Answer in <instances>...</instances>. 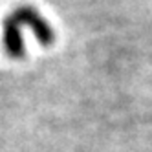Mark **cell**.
I'll use <instances>...</instances> for the list:
<instances>
[{
  "instance_id": "6da1fadb",
  "label": "cell",
  "mask_w": 152,
  "mask_h": 152,
  "mask_svg": "<svg viewBox=\"0 0 152 152\" xmlns=\"http://www.w3.org/2000/svg\"><path fill=\"white\" fill-rule=\"evenodd\" d=\"M11 17L17 20L20 26L31 28L35 39L40 42L42 46H51L53 42H55V29H53V26L48 22L46 17L40 15V11L37 7L22 4V6H18V7L13 9Z\"/></svg>"
},
{
  "instance_id": "7a4b0ae2",
  "label": "cell",
  "mask_w": 152,
  "mask_h": 152,
  "mask_svg": "<svg viewBox=\"0 0 152 152\" xmlns=\"http://www.w3.org/2000/svg\"><path fill=\"white\" fill-rule=\"evenodd\" d=\"M20 26L17 20L9 13L2 20V40H4V50L11 59H22L26 48H24V37L20 33Z\"/></svg>"
}]
</instances>
